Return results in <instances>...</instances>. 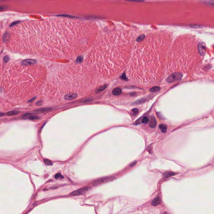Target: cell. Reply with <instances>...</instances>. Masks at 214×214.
I'll use <instances>...</instances> for the list:
<instances>
[{
	"label": "cell",
	"mask_w": 214,
	"mask_h": 214,
	"mask_svg": "<svg viewBox=\"0 0 214 214\" xmlns=\"http://www.w3.org/2000/svg\"><path fill=\"white\" fill-rule=\"evenodd\" d=\"M62 30L49 29V19L34 21L27 33L32 53L54 58H70L89 49L85 34Z\"/></svg>",
	"instance_id": "1"
},
{
	"label": "cell",
	"mask_w": 214,
	"mask_h": 214,
	"mask_svg": "<svg viewBox=\"0 0 214 214\" xmlns=\"http://www.w3.org/2000/svg\"><path fill=\"white\" fill-rule=\"evenodd\" d=\"M138 41L132 50L127 66L129 78L141 84L162 80L166 73L169 41L164 38L149 37Z\"/></svg>",
	"instance_id": "2"
},
{
	"label": "cell",
	"mask_w": 214,
	"mask_h": 214,
	"mask_svg": "<svg viewBox=\"0 0 214 214\" xmlns=\"http://www.w3.org/2000/svg\"><path fill=\"white\" fill-rule=\"evenodd\" d=\"M132 50L130 36L107 35L100 39L89 52L88 62L93 70L101 77H116L127 66Z\"/></svg>",
	"instance_id": "3"
},
{
	"label": "cell",
	"mask_w": 214,
	"mask_h": 214,
	"mask_svg": "<svg viewBox=\"0 0 214 214\" xmlns=\"http://www.w3.org/2000/svg\"><path fill=\"white\" fill-rule=\"evenodd\" d=\"M94 71L84 64H71L59 67L47 83L45 92L51 100H61L68 95L77 97L95 86Z\"/></svg>",
	"instance_id": "4"
},
{
	"label": "cell",
	"mask_w": 214,
	"mask_h": 214,
	"mask_svg": "<svg viewBox=\"0 0 214 214\" xmlns=\"http://www.w3.org/2000/svg\"><path fill=\"white\" fill-rule=\"evenodd\" d=\"M198 44L192 39L176 41L168 53L166 76L180 75L192 72L199 67L204 55Z\"/></svg>",
	"instance_id": "5"
},
{
	"label": "cell",
	"mask_w": 214,
	"mask_h": 214,
	"mask_svg": "<svg viewBox=\"0 0 214 214\" xmlns=\"http://www.w3.org/2000/svg\"><path fill=\"white\" fill-rule=\"evenodd\" d=\"M114 178L113 177H106L105 178H100L98 180H96V181H95V182H93V185L94 186L100 185V184L111 181L113 180Z\"/></svg>",
	"instance_id": "6"
},
{
	"label": "cell",
	"mask_w": 214,
	"mask_h": 214,
	"mask_svg": "<svg viewBox=\"0 0 214 214\" xmlns=\"http://www.w3.org/2000/svg\"><path fill=\"white\" fill-rule=\"evenodd\" d=\"M90 189V187H86L81 188L79 189H77L76 191H74L73 192L71 193L70 195L72 196H77V195H80L84 194V193L87 192Z\"/></svg>",
	"instance_id": "7"
},
{
	"label": "cell",
	"mask_w": 214,
	"mask_h": 214,
	"mask_svg": "<svg viewBox=\"0 0 214 214\" xmlns=\"http://www.w3.org/2000/svg\"><path fill=\"white\" fill-rule=\"evenodd\" d=\"M36 63V61L31 59H26L22 62V64L24 65H29L31 64H34Z\"/></svg>",
	"instance_id": "8"
},
{
	"label": "cell",
	"mask_w": 214,
	"mask_h": 214,
	"mask_svg": "<svg viewBox=\"0 0 214 214\" xmlns=\"http://www.w3.org/2000/svg\"><path fill=\"white\" fill-rule=\"evenodd\" d=\"M156 124H157V122H156V120L155 118H154L153 117H152L151 119V121H150V127L152 128H155L156 125Z\"/></svg>",
	"instance_id": "9"
},
{
	"label": "cell",
	"mask_w": 214,
	"mask_h": 214,
	"mask_svg": "<svg viewBox=\"0 0 214 214\" xmlns=\"http://www.w3.org/2000/svg\"><path fill=\"white\" fill-rule=\"evenodd\" d=\"M160 198L159 197H157L155 198L154 200L152 201V204L153 206H156L160 203Z\"/></svg>",
	"instance_id": "10"
},
{
	"label": "cell",
	"mask_w": 214,
	"mask_h": 214,
	"mask_svg": "<svg viewBox=\"0 0 214 214\" xmlns=\"http://www.w3.org/2000/svg\"><path fill=\"white\" fill-rule=\"evenodd\" d=\"M121 89L119 88H116L113 90L112 94L116 95H119L121 93Z\"/></svg>",
	"instance_id": "11"
},
{
	"label": "cell",
	"mask_w": 214,
	"mask_h": 214,
	"mask_svg": "<svg viewBox=\"0 0 214 214\" xmlns=\"http://www.w3.org/2000/svg\"><path fill=\"white\" fill-rule=\"evenodd\" d=\"M159 129H160L161 131L163 133H165L167 130V126L164 124H160L159 125Z\"/></svg>",
	"instance_id": "12"
},
{
	"label": "cell",
	"mask_w": 214,
	"mask_h": 214,
	"mask_svg": "<svg viewBox=\"0 0 214 214\" xmlns=\"http://www.w3.org/2000/svg\"><path fill=\"white\" fill-rule=\"evenodd\" d=\"M19 111H11L8 112V115L9 116H13L17 114L18 113H19Z\"/></svg>",
	"instance_id": "13"
},
{
	"label": "cell",
	"mask_w": 214,
	"mask_h": 214,
	"mask_svg": "<svg viewBox=\"0 0 214 214\" xmlns=\"http://www.w3.org/2000/svg\"><path fill=\"white\" fill-rule=\"evenodd\" d=\"M44 162L45 164L46 165H48V166H50V165H52L53 164H52V161L51 160H49V159H45L44 160Z\"/></svg>",
	"instance_id": "14"
},
{
	"label": "cell",
	"mask_w": 214,
	"mask_h": 214,
	"mask_svg": "<svg viewBox=\"0 0 214 214\" xmlns=\"http://www.w3.org/2000/svg\"><path fill=\"white\" fill-rule=\"evenodd\" d=\"M175 173H173V172H168V173H166L164 174V176L166 178H168L170 177H171L172 176L175 175Z\"/></svg>",
	"instance_id": "15"
},
{
	"label": "cell",
	"mask_w": 214,
	"mask_h": 214,
	"mask_svg": "<svg viewBox=\"0 0 214 214\" xmlns=\"http://www.w3.org/2000/svg\"><path fill=\"white\" fill-rule=\"evenodd\" d=\"M148 121H149V119L147 117H144V118H143V119L142 120V123H144V124H146V123H148Z\"/></svg>",
	"instance_id": "16"
},
{
	"label": "cell",
	"mask_w": 214,
	"mask_h": 214,
	"mask_svg": "<svg viewBox=\"0 0 214 214\" xmlns=\"http://www.w3.org/2000/svg\"><path fill=\"white\" fill-rule=\"evenodd\" d=\"M55 178H56V179H58V178H64V177L61 175L60 173H58V174H57L55 175Z\"/></svg>",
	"instance_id": "17"
},
{
	"label": "cell",
	"mask_w": 214,
	"mask_h": 214,
	"mask_svg": "<svg viewBox=\"0 0 214 214\" xmlns=\"http://www.w3.org/2000/svg\"><path fill=\"white\" fill-rule=\"evenodd\" d=\"M7 9V6L4 5H1L0 6V12L2 11H4Z\"/></svg>",
	"instance_id": "18"
},
{
	"label": "cell",
	"mask_w": 214,
	"mask_h": 214,
	"mask_svg": "<svg viewBox=\"0 0 214 214\" xmlns=\"http://www.w3.org/2000/svg\"><path fill=\"white\" fill-rule=\"evenodd\" d=\"M144 35H141V36H140L139 37H138L137 39V41H141L142 40H143V39L144 38Z\"/></svg>",
	"instance_id": "19"
},
{
	"label": "cell",
	"mask_w": 214,
	"mask_h": 214,
	"mask_svg": "<svg viewBox=\"0 0 214 214\" xmlns=\"http://www.w3.org/2000/svg\"><path fill=\"white\" fill-rule=\"evenodd\" d=\"M160 89V88L158 87H154V88H152V89L150 90V91L151 92H156V91H158Z\"/></svg>",
	"instance_id": "20"
},
{
	"label": "cell",
	"mask_w": 214,
	"mask_h": 214,
	"mask_svg": "<svg viewBox=\"0 0 214 214\" xmlns=\"http://www.w3.org/2000/svg\"><path fill=\"white\" fill-rule=\"evenodd\" d=\"M125 0L132 1V2H143L144 0Z\"/></svg>",
	"instance_id": "21"
},
{
	"label": "cell",
	"mask_w": 214,
	"mask_h": 214,
	"mask_svg": "<svg viewBox=\"0 0 214 214\" xmlns=\"http://www.w3.org/2000/svg\"><path fill=\"white\" fill-rule=\"evenodd\" d=\"M9 58L8 56H5L4 57V61L5 62H7L9 60Z\"/></svg>",
	"instance_id": "22"
},
{
	"label": "cell",
	"mask_w": 214,
	"mask_h": 214,
	"mask_svg": "<svg viewBox=\"0 0 214 214\" xmlns=\"http://www.w3.org/2000/svg\"><path fill=\"white\" fill-rule=\"evenodd\" d=\"M1 41H2V33L0 29V47L1 45Z\"/></svg>",
	"instance_id": "23"
},
{
	"label": "cell",
	"mask_w": 214,
	"mask_h": 214,
	"mask_svg": "<svg viewBox=\"0 0 214 214\" xmlns=\"http://www.w3.org/2000/svg\"><path fill=\"white\" fill-rule=\"evenodd\" d=\"M190 27L192 28H200V27L197 25H190Z\"/></svg>",
	"instance_id": "24"
},
{
	"label": "cell",
	"mask_w": 214,
	"mask_h": 214,
	"mask_svg": "<svg viewBox=\"0 0 214 214\" xmlns=\"http://www.w3.org/2000/svg\"><path fill=\"white\" fill-rule=\"evenodd\" d=\"M133 112H134V113L136 115L137 114L138 112V110L137 109H134L133 110Z\"/></svg>",
	"instance_id": "25"
},
{
	"label": "cell",
	"mask_w": 214,
	"mask_h": 214,
	"mask_svg": "<svg viewBox=\"0 0 214 214\" xmlns=\"http://www.w3.org/2000/svg\"><path fill=\"white\" fill-rule=\"evenodd\" d=\"M4 113H2V112H0V117H2V116H4Z\"/></svg>",
	"instance_id": "26"
},
{
	"label": "cell",
	"mask_w": 214,
	"mask_h": 214,
	"mask_svg": "<svg viewBox=\"0 0 214 214\" xmlns=\"http://www.w3.org/2000/svg\"><path fill=\"white\" fill-rule=\"evenodd\" d=\"M136 162H135V163H133V164H131V165H130V166H134V165L135 164H136Z\"/></svg>",
	"instance_id": "27"
}]
</instances>
